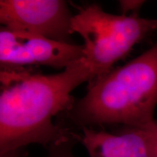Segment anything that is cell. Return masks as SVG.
Here are the masks:
<instances>
[{
  "label": "cell",
  "instance_id": "6da1fadb",
  "mask_svg": "<svg viewBox=\"0 0 157 157\" xmlns=\"http://www.w3.org/2000/svg\"><path fill=\"white\" fill-rule=\"evenodd\" d=\"M82 59L59 73H31L22 79L0 84V154L37 144L46 147L76 140V133L53 119L67 113L75 100L72 92L90 82Z\"/></svg>",
  "mask_w": 157,
  "mask_h": 157
},
{
  "label": "cell",
  "instance_id": "7a4b0ae2",
  "mask_svg": "<svg viewBox=\"0 0 157 157\" xmlns=\"http://www.w3.org/2000/svg\"><path fill=\"white\" fill-rule=\"evenodd\" d=\"M157 105V40L146 52L88 84L67 117L82 127L147 128Z\"/></svg>",
  "mask_w": 157,
  "mask_h": 157
},
{
  "label": "cell",
  "instance_id": "3957f363",
  "mask_svg": "<svg viewBox=\"0 0 157 157\" xmlns=\"http://www.w3.org/2000/svg\"><path fill=\"white\" fill-rule=\"evenodd\" d=\"M71 28L83 40L82 59L90 68L91 82L112 70L135 45L157 31V19L111 14L90 4L73 15Z\"/></svg>",
  "mask_w": 157,
  "mask_h": 157
},
{
  "label": "cell",
  "instance_id": "277c9868",
  "mask_svg": "<svg viewBox=\"0 0 157 157\" xmlns=\"http://www.w3.org/2000/svg\"><path fill=\"white\" fill-rule=\"evenodd\" d=\"M82 57V44L57 42L0 25V68L42 65L63 70Z\"/></svg>",
  "mask_w": 157,
  "mask_h": 157
},
{
  "label": "cell",
  "instance_id": "5b68a950",
  "mask_svg": "<svg viewBox=\"0 0 157 157\" xmlns=\"http://www.w3.org/2000/svg\"><path fill=\"white\" fill-rule=\"evenodd\" d=\"M73 17L63 0H0V25L72 43Z\"/></svg>",
  "mask_w": 157,
  "mask_h": 157
},
{
  "label": "cell",
  "instance_id": "8992f818",
  "mask_svg": "<svg viewBox=\"0 0 157 157\" xmlns=\"http://www.w3.org/2000/svg\"><path fill=\"white\" fill-rule=\"evenodd\" d=\"M81 129L76 140L90 157H153L152 136L148 128L124 127L116 133Z\"/></svg>",
  "mask_w": 157,
  "mask_h": 157
},
{
  "label": "cell",
  "instance_id": "52a82bcc",
  "mask_svg": "<svg viewBox=\"0 0 157 157\" xmlns=\"http://www.w3.org/2000/svg\"><path fill=\"white\" fill-rule=\"evenodd\" d=\"M32 72L25 68H0V84L22 79Z\"/></svg>",
  "mask_w": 157,
  "mask_h": 157
},
{
  "label": "cell",
  "instance_id": "ba28073f",
  "mask_svg": "<svg viewBox=\"0 0 157 157\" xmlns=\"http://www.w3.org/2000/svg\"><path fill=\"white\" fill-rule=\"evenodd\" d=\"M76 142V140H71L51 146L44 157H75L72 148Z\"/></svg>",
  "mask_w": 157,
  "mask_h": 157
},
{
  "label": "cell",
  "instance_id": "9c48e42d",
  "mask_svg": "<svg viewBox=\"0 0 157 157\" xmlns=\"http://www.w3.org/2000/svg\"><path fill=\"white\" fill-rule=\"evenodd\" d=\"M119 8L123 15H138V12L145 4L142 0H121L119 2Z\"/></svg>",
  "mask_w": 157,
  "mask_h": 157
},
{
  "label": "cell",
  "instance_id": "30bf717a",
  "mask_svg": "<svg viewBox=\"0 0 157 157\" xmlns=\"http://www.w3.org/2000/svg\"><path fill=\"white\" fill-rule=\"evenodd\" d=\"M151 132L153 143V157H157V120L154 121L151 124L147 127Z\"/></svg>",
  "mask_w": 157,
  "mask_h": 157
},
{
  "label": "cell",
  "instance_id": "8fae6325",
  "mask_svg": "<svg viewBox=\"0 0 157 157\" xmlns=\"http://www.w3.org/2000/svg\"><path fill=\"white\" fill-rule=\"evenodd\" d=\"M0 157H23V155L22 154V151H13L0 154Z\"/></svg>",
  "mask_w": 157,
  "mask_h": 157
}]
</instances>
